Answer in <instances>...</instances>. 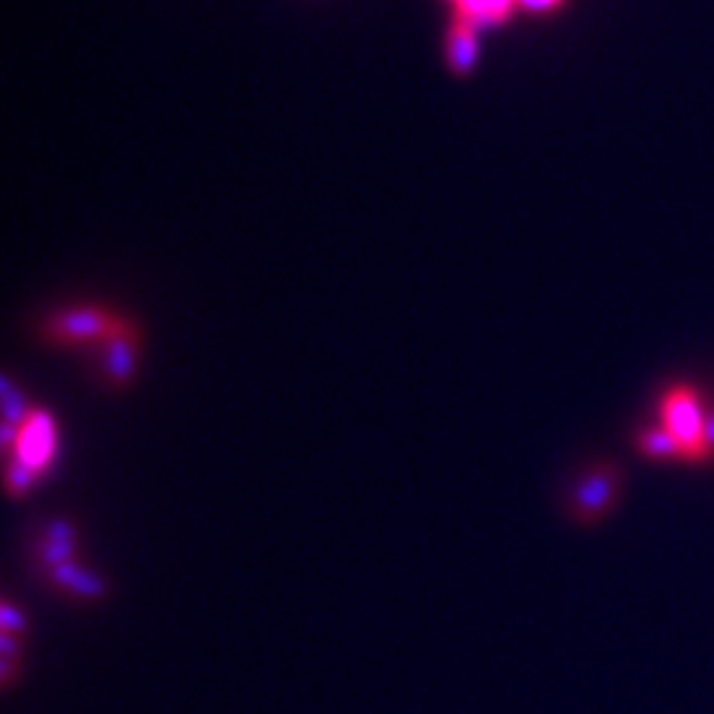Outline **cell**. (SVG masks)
<instances>
[{"instance_id":"obj_1","label":"cell","mask_w":714,"mask_h":714,"mask_svg":"<svg viewBox=\"0 0 714 714\" xmlns=\"http://www.w3.org/2000/svg\"><path fill=\"white\" fill-rule=\"evenodd\" d=\"M7 450V494L24 497L51 470L60 450V432L51 411L36 405Z\"/></svg>"},{"instance_id":"obj_2","label":"cell","mask_w":714,"mask_h":714,"mask_svg":"<svg viewBox=\"0 0 714 714\" xmlns=\"http://www.w3.org/2000/svg\"><path fill=\"white\" fill-rule=\"evenodd\" d=\"M709 405L703 393L691 381H669L658 396V423L676 438L681 453V465L709 468L705 465V420Z\"/></svg>"},{"instance_id":"obj_3","label":"cell","mask_w":714,"mask_h":714,"mask_svg":"<svg viewBox=\"0 0 714 714\" xmlns=\"http://www.w3.org/2000/svg\"><path fill=\"white\" fill-rule=\"evenodd\" d=\"M125 312L111 310L104 304H75L45 316L36 334L45 346L60 348V352H96V348L113 334Z\"/></svg>"},{"instance_id":"obj_4","label":"cell","mask_w":714,"mask_h":714,"mask_svg":"<svg viewBox=\"0 0 714 714\" xmlns=\"http://www.w3.org/2000/svg\"><path fill=\"white\" fill-rule=\"evenodd\" d=\"M625 470L614 458L595 461L569 489V518L578 527L602 525L623 501Z\"/></svg>"},{"instance_id":"obj_5","label":"cell","mask_w":714,"mask_h":714,"mask_svg":"<svg viewBox=\"0 0 714 714\" xmlns=\"http://www.w3.org/2000/svg\"><path fill=\"white\" fill-rule=\"evenodd\" d=\"M140 352H144V328L132 316H123L113 334L96 352H89L96 381L113 393L132 387L140 369Z\"/></svg>"},{"instance_id":"obj_6","label":"cell","mask_w":714,"mask_h":714,"mask_svg":"<svg viewBox=\"0 0 714 714\" xmlns=\"http://www.w3.org/2000/svg\"><path fill=\"white\" fill-rule=\"evenodd\" d=\"M36 566L42 571H51L57 566H63L69 559H75L78 554V527L69 518L51 521L45 527L42 536L36 539Z\"/></svg>"},{"instance_id":"obj_7","label":"cell","mask_w":714,"mask_h":714,"mask_svg":"<svg viewBox=\"0 0 714 714\" xmlns=\"http://www.w3.org/2000/svg\"><path fill=\"white\" fill-rule=\"evenodd\" d=\"M477 63H480V27H473L461 15H453V24L446 30V66L453 75L465 78Z\"/></svg>"},{"instance_id":"obj_8","label":"cell","mask_w":714,"mask_h":714,"mask_svg":"<svg viewBox=\"0 0 714 714\" xmlns=\"http://www.w3.org/2000/svg\"><path fill=\"white\" fill-rule=\"evenodd\" d=\"M51 587L63 595H75V599H84V602H101L108 595V583L101 580L99 571H89L84 566H78L75 559H69L57 569L45 571Z\"/></svg>"},{"instance_id":"obj_9","label":"cell","mask_w":714,"mask_h":714,"mask_svg":"<svg viewBox=\"0 0 714 714\" xmlns=\"http://www.w3.org/2000/svg\"><path fill=\"white\" fill-rule=\"evenodd\" d=\"M631 444H635V453H640V456L649 458V461H681L676 438L669 435L658 420L649 426H640Z\"/></svg>"},{"instance_id":"obj_10","label":"cell","mask_w":714,"mask_h":714,"mask_svg":"<svg viewBox=\"0 0 714 714\" xmlns=\"http://www.w3.org/2000/svg\"><path fill=\"white\" fill-rule=\"evenodd\" d=\"M518 0H458L456 15L468 19L473 27H494L513 19Z\"/></svg>"},{"instance_id":"obj_11","label":"cell","mask_w":714,"mask_h":714,"mask_svg":"<svg viewBox=\"0 0 714 714\" xmlns=\"http://www.w3.org/2000/svg\"><path fill=\"white\" fill-rule=\"evenodd\" d=\"M0 619H3V635H15V637H24V631H27V616L15 607V602H12L10 595H3V607H0Z\"/></svg>"},{"instance_id":"obj_12","label":"cell","mask_w":714,"mask_h":714,"mask_svg":"<svg viewBox=\"0 0 714 714\" xmlns=\"http://www.w3.org/2000/svg\"><path fill=\"white\" fill-rule=\"evenodd\" d=\"M705 465H714V399L709 405V420H705Z\"/></svg>"},{"instance_id":"obj_13","label":"cell","mask_w":714,"mask_h":714,"mask_svg":"<svg viewBox=\"0 0 714 714\" xmlns=\"http://www.w3.org/2000/svg\"><path fill=\"white\" fill-rule=\"evenodd\" d=\"M456 3H458V0H453V7H456Z\"/></svg>"}]
</instances>
